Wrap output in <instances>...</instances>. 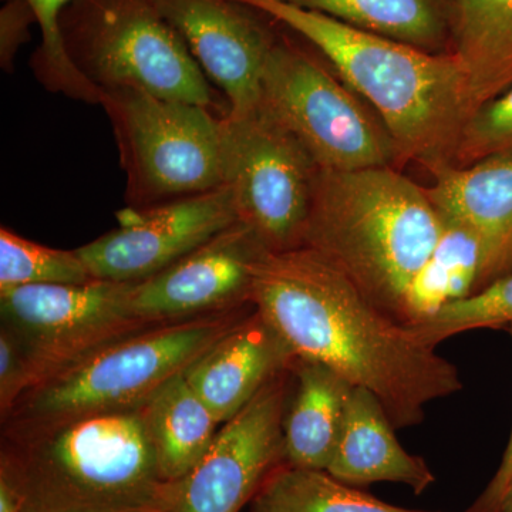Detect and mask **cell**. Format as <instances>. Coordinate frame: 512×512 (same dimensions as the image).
Here are the masks:
<instances>
[{
    "instance_id": "6da1fadb",
    "label": "cell",
    "mask_w": 512,
    "mask_h": 512,
    "mask_svg": "<svg viewBox=\"0 0 512 512\" xmlns=\"http://www.w3.org/2000/svg\"><path fill=\"white\" fill-rule=\"evenodd\" d=\"M251 303L296 359L329 367L372 393L396 429L416 426L427 404L463 390L453 363L312 249L259 256Z\"/></svg>"
},
{
    "instance_id": "7a4b0ae2",
    "label": "cell",
    "mask_w": 512,
    "mask_h": 512,
    "mask_svg": "<svg viewBox=\"0 0 512 512\" xmlns=\"http://www.w3.org/2000/svg\"><path fill=\"white\" fill-rule=\"evenodd\" d=\"M291 30L372 107L402 161L431 174L454 165L471 114L466 73L451 52L431 53L284 0H237Z\"/></svg>"
},
{
    "instance_id": "3957f363",
    "label": "cell",
    "mask_w": 512,
    "mask_h": 512,
    "mask_svg": "<svg viewBox=\"0 0 512 512\" xmlns=\"http://www.w3.org/2000/svg\"><path fill=\"white\" fill-rule=\"evenodd\" d=\"M0 473L25 512H168L177 490L140 409L3 427Z\"/></svg>"
},
{
    "instance_id": "277c9868",
    "label": "cell",
    "mask_w": 512,
    "mask_h": 512,
    "mask_svg": "<svg viewBox=\"0 0 512 512\" xmlns=\"http://www.w3.org/2000/svg\"><path fill=\"white\" fill-rule=\"evenodd\" d=\"M443 218L427 188L393 165L316 175L302 247L339 269L380 311L403 303L436 248Z\"/></svg>"
},
{
    "instance_id": "5b68a950",
    "label": "cell",
    "mask_w": 512,
    "mask_h": 512,
    "mask_svg": "<svg viewBox=\"0 0 512 512\" xmlns=\"http://www.w3.org/2000/svg\"><path fill=\"white\" fill-rule=\"evenodd\" d=\"M254 305L148 326L90 353L28 390L3 427L138 409L229 332Z\"/></svg>"
},
{
    "instance_id": "8992f818",
    "label": "cell",
    "mask_w": 512,
    "mask_h": 512,
    "mask_svg": "<svg viewBox=\"0 0 512 512\" xmlns=\"http://www.w3.org/2000/svg\"><path fill=\"white\" fill-rule=\"evenodd\" d=\"M60 33L74 66L101 94L137 87L229 113L228 101L150 0H72Z\"/></svg>"
},
{
    "instance_id": "52a82bcc",
    "label": "cell",
    "mask_w": 512,
    "mask_h": 512,
    "mask_svg": "<svg viewBox=\"0 0 512 512\" xmlns=\"http://www.w3.org/2000/svg\"><path fill=\"white\" fill-rule=\"evenodd\" d=\"M127 175L128 207H148L222 185L227 114L137 87L101 94Z\"/></svg>"
},
{
    "instance_id": "ba28073f",
    "label": "cell",
    "mask_w": 512,
    "mask_h": 512,
    "mask_svg": "<svg viewBox=\"0 0 512 512\" xmlns=\"http://www.w3.org/2000/svg\"><path fill=\"white\" fill-rule=\"evenodd\" d=\"M261 104L301 141L319 170H362L400 160L379 117L289 37L278 36L266 60Z\"/></svg>"
},
{
    "instance_id": "9c48e42d",
    "label": "cell",
    "mask_w": 512,
    "mask_h": 512,
    "mask_svg": "<svg viewBox=\"0 0 512 512\" xmlns=\"http://www.w3.org/2000/svg\"><path fill=\"white\" fill-rule=\"evenodd\" d=\"M318 165L259 101L222 120V184L234 195L239 222L268 251L301 248Z\"/></svg>"
},
{
    "instance_id": "30bf717a",
    "label": "cell",
    "mask_w": 512,
    "mask_h": 512,
    "mask_svg": "<svg viewBox=\"0 0 512 512\" xmlns=\"http://www.w3.org/2000/svg\"><path fill=\"white\" fill-rule=\"evenodd\" d=\"M136 284L93 279L0 289L2 328L22 345L29 390L103 346L153 326L134 311Z\"/></svg>"
},
{
    "instance_id": "8fae6325",
    "label": "cell",
    "mask_w": 512,
    "mask_h": 512,
    "mask_svg": "<svg viewBox=\"0 0 512 512\" xmlns=\"http://www.w3.org/2000/svg\"><path fill=\"white\" fill-rule=\"evenodd\" d=\"M117 228L77 248L94 279L140 282L239 222L227 185L177 200L127 207Z\"/></svg>"
},
{
    "instance_id": "7c38bea8",
    "label": "cell",
    "mask_w": 512,
    "mask_h": 512,
    "mask_svg": "<svg viewBox=\"0 0 512 512\" xmlns=\"http://www.w3.org/2000/svg\"><path fill=\"white\" fill-rule=\"evenodd\" d=\"M286 372L224 423L200 463L177 481L168 512H239L284 460Z\"/></svg>"
},
{
    "instance_id": "4fadbf2b",
    "label": "cell",
    "mask_w": 512,
    "mask_h": 512,
    "mask_svg": "<svg viewBox=\"0 0 512 512\" xmlns=\"http://www.w3.org/2000/svg\"><path fill=\"white\" fill-rule=\"evenodd\" d=\"M265 251L254 231L237 222L137 282L134 311L144 322L160 325L252 305L254 268Z\"/></svg>"
},
{
    "instance_id": "5bb4252c",
    "label": "cell",
    "mask_w": 512,
    "mask_h": 512,
    "mask_svg": "<svg viewBox=\"0 0 512 512\" xmlns=\"http://www.w3.org/2000/svg\"><path fill=\"white\" fill-rule=\"evenodd\" d=\"M150 2L224 94L229 113L258 106L266 60L278 39L261 12L237 0Z\"/></svg>"
},
{
    "instance_id": "9a60e30c",
    "label": "cell",
    "mask_w": 512,
    "mask_h": 512,
    "mask_svg": "<svg viewBox=\"0 0 512 512\" xmlns=\"http://www.w3.org/2000/svg\"><path fill=\"white\" fill-rule=\"evenodd\" d=\"M296 357L254 306L229 332L195 359L184 375L192 389L224 424Z\"/></svg>"
},
{
    "instance_id": "2e32d148",
    "label": "cell",
    "mask_w": 512,
    "mask_h": 512,
    "mask_svg": "<svg viewBox=\"0 0 512 512\" xmlns=\"http://www.w3.org/2000/svg\"><path fill=\"white\" fill-rule=\"evenodd\" d=\"M427 188L443 217L476 232L487 254V285L512 274V154L447 165ZM481 291V289H480Z\"/></svg>"
},
{
    "instance_id": "e0dca14e",
    "label": "cell",
    "mask_w": 512,
    "mask_h": 512,
    "mask_svg": "<svg viewBox=\"0 0 512 512\" xmlns=\"http://www.w3.org/2000/svg\"><path fill=\"white\" fill-rule=\"evenodd\" d=\"M394 429L379 400L355 387L326 473L343 484L400 483L424 493L436 477L423 458L404 450Z\"/></svg>"
},
{
    "instance_id": "ac0fdd59",
    "label": "cell",
    "mask_w": 512,
    "mask_h": 512,
    "mask_svg": "<svg viewBox=\"0 0 512 512\" xmlns=\"http://www.w3.org/2000/svg\"><path fill=\"white\" fill-rule=\"evenodd\" d=\"M296 390L284 419V461L326 471L355 387L329 367L295 359Z\"/></svg>"
},
{
    "instance_id": "d6986e66",
    "label": "cell",
    "mask_w": 512,
    "mask_h": 512,
    "mask_svg": "<svg viewBox=\"0 0 512 512\" xmlns=\"http://www.w3.org/2000/svg\"><path fill=\"white\" fill-rule=\"evenodd\" d=\"M450 46L474 114L512 86V0H451Z\"/></svg>"
},
{
    "instance_id": "ffe728a7",
    "label": "cell",
    "mask_w": 512,
    "mask_h": 512,
    "mask_svg": "<svg viewBox=\"0 0 512 512\" xmlns=\"http://www.w3.org/2000/svg\"><path fill=\"white\" fill-rule=\"evenodd\" d=\"M138 409L161 473L171 483L183 480L200 463L221 424L184 372L164 383Z\"/></svg>"
},
{
    "instance_id": "44dd1931",
    "label": "cell",
    "mask_w": 512,
    "mask_h": 512,
    "mask_svg": "<svg viewBox=\"0 0 512 512\" xmlns=\"http://www.w3.org/2000/svg\"><path fill=\"white\" fill-rule=\"evenodd\" d=\"M441 218L443 231L436 248L404 299L400 322L406 325H417L433 318L444 306L487 286V254L483 241L466 225L443 215Z\"/></svg>"
},
{
    "instance_id": "7402d4cb",
    "label": "cell",
    "mask_w": 512,
    "mask_h": 512,
    "mask_svg": "<svg viewBox=\"0 0 512 512\" xmlns=\"http://www.w3.org/2000/svg\"><path fill=\"white\" fill-rule=\"evenodd\" d=\"M353 28L431 53H447L451 0H284Z\"/></svg>"
},
{
    "instance_id": "603a6c76",
    "label": "cell",
    "mask_w": 512,
    "mask_h": 512,
    "mask_svg": "<svg viewBox=\"0 0 512 512\" xmlns=\"http://www.w3.org/2000/svg\"><path fill=\"white\" fill-rule=\"evenodd\" d=\"M251 501V512H423L383 503L326 471L288 464L276 466Z\"/></svg>"
},
{
    "instance_id": "cb8c5ba5",
    "label": "cell",
    "mask_w": 512,
    "mask_h": 512,
    "mask_svg": "<svg viewBox=\"0 0 512 512\" xmlns=\"http://www.w3.org/2000/svg\"><path fill=\"white\" fill-rule=\"evenodd\" d=\"M93 279L77 249L46 247L6 227L0 229V289L84 284Z\"/></svg>"
},
{
    "instance_id": "d4e9b609",
    "label": "cell",
    "mask_w": 512,
    "mask_h": 512,
    "mask_svg": "<svg viewBox=\"0 0 512 512\" xmlns=\"http://www.w3.org/2000/svg\"><path fill=\"white\" fill-rule=\"evenodd\" d=\"M35 12L40 29V45L32 59L37 79L50 92L70 99L100 103L101 93L74 66L60 33V16L72 0H26Z\"/></svg>"
},
{
    "instance_id": "484cf974",
    "label": "cell",
    "mask_w": 512,
    "mask_h": 512,
    "mask_svg": "<svg viewBox=\"0 0 512 512\" xmlns=\"http://www.w3.org/2000/svg\"><path fill=\"white\" fill-rule=\"evenodd\" d=\"M512 325V274L495 279L473 295L450 303L433 318L412 326L424 342L439 343L476 329H500Z\"/></svg>"
},
{
    "instance_id": "4316f807",
    "label": "cell",
    "mask_w": 512,
    "mask_h": 512,
    "mask_svg": "<svg viewBox=\"0 0 512 512\" xmlns=\"http://www.w3.org/2000/svg\"><path fill=\"white\" fill-rule=\"evenodd\" d=\"M503 154H512V86L483 104L468 119L454 165L467 167L484 158Z\"/></svg>"
},
{
    "instance_id": "83f0119b",
    "label": "cell",
    "mask_w": 512,
    "mask_h": 512,
    "mask_svg": "<svg viewBox=\"0 0 512 512\" xmlns=\"http://www.w3.org/2000/svg\"><path fill=\"white\" fill-rule=\"evenodd\" d=\"M30 387L29 363L19 340L0 329V416L2 421Z\"/></svg>"
},
{
    "instance_id": "f1b7e54d",
    "label": "cell",
    "mask_w": 512,
    "mask_h": 512,
    "mask_svg": "<svg viewBox=\"0 0 512 512\" xmlns=\"http://www.w3.org/2000/svg\"><path fill=\"white\" fill-rule=\"evenodd\" d=\"M32 25H37V19L26 0H6L0 9V60L3 69L12 67L16 53L28 42Z\"/></svg>"
},
{
    "instance_id": "f546056e",
    "label": "cell",
    "mask_w": 512,
    "mask_h": 512,
    "mask_svg": "<svg viewBox=\"0 0 512 512\" xmlns=\"http://www.w3.org/2000/svg\"><path fill=\"white\" fill-rule=\"evenodd\" d=\"M512 338V325L508 326ZM512 481V429L510 440H508L507 448H505L503 460H501L500 467L488 487L485 488L483 495L478 498L476 504L471 507L468 512H500L501 505L505 495H507L508 488Z\"/></svg>"
},
{
    "instance_id": "4dcf8cb0",
    "label": "cell",
    "mask_w": 512,
    "mask_h": 512,
    "mask_svg": "<svg viewBox=\"0 0 512 512\" xmlns=\"http://www.w3.org/2000/svg\"><path fill=\"white\" fill-rule=\"evenodd\" d=\"M0 512H25L18 487L3 473H0Z\"/></svg>"
},
{
    "instance_id": "1f68e13d",
    "label": "cell",
    "mask_w": 512,
    "mask_h": 512,
    "mask_svg": "<svg viewBox=\"0 0 512 512\" xmlns=\"http://www.w3.org/2000/svg\"><path fill=\"white\" fill-rule=\"evenodd\" d=\"M500 512H512V481L510 488H508L507 495H505L503 505H501Z\"/></svg>"
}]
</instances>
